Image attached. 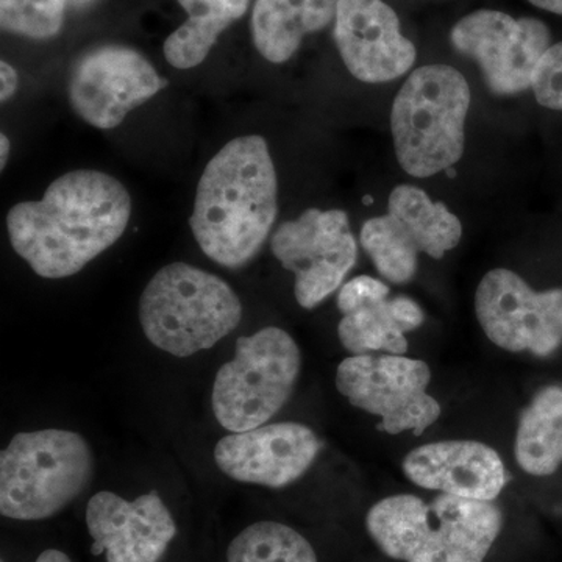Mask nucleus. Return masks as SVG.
Instances as JSON below:
<instances>
[{
  "instance_id": "nucleus-15",
  "label": "nucleus",
  "mask_w": 562,
  "mask_h": 562,
  "mask_svg": "<svg viewBox=\"0 0 562 562\" xmlns=\"http://www.w3.org/2000/svg\"><path fill=\"white\" fill-rule=\"evenodd\" d=\"M321 452L312 428L295 422L231 432L214 449V460L236 482L283 487L301 479Z\"/></svg>"
},
{
  "instance_id": "nucleus-16",
  "label": "nucleus",
  "mask_w": 562,
  "mask_h": 562,
  "mask_svg": "<svg viewBox=\"0 0 562 562\" xmlns=\"http://www.w3.org/2000/svg\"><path fill=\"white\" fill-rule=\"evenodd\" d=\"M87 527L92 554L109 562H158L168 550L177 525L158 492L128 502L102 491L88 502Z\"/></svg>"
},
{
  "instance_id": "nucleus-5",
  "label": "nucleus",
  "mask_w": 562,
  "mask_h": 562,
  "mask_svg": "<svg viewBox=\"0 0 562 562\" xmlns=\"http://www.w3.org/2000/svg\"><path fill=\"white\" fill-rule=\"evenodd\" d=\"M471 88L447 65L414 70L395 95L391 113L395 155L409 176L425 177L453 168L464 154Z\"/></svg>"
},
{
  "instance_id": "nucleus-21",
  "label": "nucleus",
  "mask_w": 562,
  "mask_h": 562,
  "mask_svg": "<svg viewBox=\"0 0 562 562\" xmlns=\"http://www.w3.org/2000/svg\"><path fill=\"white\" fill-rule=\"evenodd\" d=\"M188 20L165 41V58L176 69H191L209 57L225 29L249 9L250 0H177Z\"/></svg>"
},
{
  "instance_id": "nucleus-11",
  "label": "nucleus",
  "mask_w": 562,
  "mask_h": 562,
  "mask_svg": "<svg viewBox=\"0 0 562 562\" xmlns=\"http://www.w3.org/2000/svg\"><path fill=\"white\" fill-rule=\"evenodd\" d=\"M454 49L482 69L495 94H517L531 88L536 69L552 47V33L536 18H516L479 10L458 21L450 33Z\"/></svg>"
},
{
  "instance_id": "nucleus-26",
  "label": "nucleus",
  "mask_w": 562,
  "mask_h": 562,
  "mask_svg": "<svg viewBox=\"0 0 562 562\" xmlns=\"http://www.w3.org/2000/svg\"><path fill=\"white\" fill-rule=\"evenodd\" d=\"M528 2L550 13L562 14V0H528Z\"/></svg>"
},
{
  "instance_id": "nucleus-17",
  "label": "nucleus",
  "mask_w": 562,
  "mask_h": 562,
  "mask_svg": "<svg viewBox=\"0 0 562 562\" xmlns=\"http://www.w3.org/2000/svg\"><path fill=\"white\" fill-rule=\"evenodd\" d=\"M338 308L342 316L339 341L353 355H403L409 346L406 335L425 319L419 303L406 295L391 297L390 286L369 276H358L342 284Z\"/></svg>"
},
{
  "instance_id": "nucleus-23",
  "label": "nucleus",
  "mask_w": 562,
  "mask_h": 562,
  "mask_svg": "<svg viewBox=\"0 0 562 562\" xmlns=\"http://www.w3.org/2000/svg\"><path fill=\"white\" fill-rule=\"evenodd\" d=\"M68 0H0L3 32L31 40H50L60 33Z\"/></svg>"
},
{
  "instance_id": "nucleus-13",
  "label": "nucleus",
  "mask_w": 562,
  "mask_h": 562,
  "mask_svg": "<svg viewBox=\"0 0 562 562\" xmlns=\"http://www.w3.org/2000/svg\"><path fill=\"white\" fill-rule=\"evenodd\" d=\"M461 221L446 203L432 202L427 192L402 184L391 192L387 214L373 225L380 257L392 271L406 279L417 272V255L441 260L461 241Z\"/></svg>"
},
{
  "instance_id": "nucleus-27",
  "label": "nucleus",
  "mask_w": 562,
  "mask_h": 562,
  "mask_svg": "<svg viewBox=\"0 0 562 562\" xmlns=\"http://www.w3.org/2000/svg\"><path fill=\"white\" fill-rule=\"evenodd\" d=\"M35 562H70V560L68 554L60 552V550L50 549L41 553Z\"/></svg>"
},
{
  "instance_id": "nucleus-22",
  "label": "nucleus",
  "mask_w": 562,
  "mask_h": 562,
  "mask_svg": "<svg viewBox=\"0 0 562 562\" xmlns=\"http://www.w3.org/2000/svg\"><path fill=\"white\" fill-rule=\"evenodd\" d=\"M227 562H317L312 543L288 525L258 522L233 539Z\"/></svg>"
},
{
  "instance_id": "nucleus-3",
  "label": "nucleus",
  "mask_w": 562,
  "mask_h": 562,
  "mask_svg": "<svg viewBox=\"0 0 562 562\" xmlns=\"http://www.w3.org/2000/svg\"><path fill=\"white\" fill-rule=\"evenodd\" d=\"M366 527L384 554L403 562H483L503 527L492 502L441 494L425 502L392 495L373 505Z\"/></svg>"
},
{
  "instance_id": "nucleus-24",
  "label": "nucleus",
  "mask_w": 562,
  "mask_h": 562,
  "mask_svg": "<svg viewBox=\"0 0 562 562\" xmlns=\"http://www.w3.org/2000/svg\"><path fill=\"white\" fill-rule=\"evenodd\" d=\"M536 101L550 110L562 111V41L543 55L531 85Z\"/></svg>"
},
{
  "instance_id": "nucleus-14",
  "label": "nucleus",
  "mask_w": 562,
  "mask_h": 562,
  "mask_svg": "<svg viewBox=\"0 0 562 562\" xmlns=\"http://www.w3.org/2000/svg\"><path fill=\"white\" fill-rule=\"evenodd\" d=\"M333 36L346 68L366 83L398 79L416 61V46L383 0H339Z\"/></svg>"
},
{
  "instance_id": "nucleus-10",
  "label": "nucleus",
  "mask_w": 562,
  "mask_h": 562,
  "mask_svg": "<svg viewBox=\"0 0 562 562\" xmlns=\"http://www.w3.org/2000/svg\"><path fill=\"white\" fill-rule=\"evenodd\" d=\"M475 313L490 341L503 350L547 358L562 346V290L535 291L508 269L483 277Z\"/></svg>"
},
{
  "instance_id": "nucleus-8",
  "label": "nucleus",
  "mask_w": 562,
  "mask_h": 562,
  "mask_svg": "<svg viewBox=\"0 0 562 562\" xmlns=\"http://www.w3.org/2000/svg\"><path fill=\"white\" fill-rule=\"evenodd\" d=\"M427 362L403 355H353L336 371V387L362 412L380 417V430L420 436L441 417V405L428 394Z\"/></svg>"
},
{
  "instance_id": "nucleus-12",
  "label": "nucleus",
  "mask_w": 562,
  "mask_h": 562,
  "mask_svg": "<svg viewBox=\"0 0 562 562\" xmlns=\"http://www.w3.org/2000/svg\"><path fill=\"white\" fill-rule=\"evenodd\" d=\"M168 87L157 69L132 47H94L74 63L68 95L77 114L101 131H111L125 116Z\"/></svg>"
},
{
  "instance_id": "nucleus-20",
  "label": "nucleus",
  "mask_w": 562,
  "mask_h": 562,
  "mask_svg": "<svg viewBox=\"0 0 562 562\" xmlns=\"http://www.w3.org/2000/svg\"><path fill=\"white\" fill-rule=\"evenodd\" d=\"M517 464L535 476H549L562 464V387L547 386L520 414L514 443Z\"/></svg>"
},
{
  "instance_id": "nucleus-4",
  "label": "nucleus",
  "mask_w": 562,
  "mask_h": 562,
  "mask_svg": "<svg viewBox=\"0 0 562 562\" xmlns=\"http://www.w3.org/2000/svg\"><path fill=\"white\" fill-rule=\"evenodd\" d=\"M243 319L231 284L187 262L165 266L144 288L139 322L158 349L187 358L211 349Z\"/></svg>"
},
{
  "instance_id": "nucleus-25",
  "label": "nucleus",
  "mask_w": 562,
  "mask_h": 562,
  "mask_svg": "<svg viewBox=\"0 0 562 562\" xmlns=\"http://www.w3.org/2000/svg\"><path fill=\"white\" fill-rule=\"evenodd\" d=\"M0 79H2V88H0V101L7 102L16 94L20 87V77L10 63H0Z\"/></svg>"
},
{
  "instance_id": "nucleus-19",
  "label": "nucleus",
  "mask_w": 562,
  "mask_h": 562,
  "mask_svg": "<svg viewBox=\"0 0 562 562\" xmlns=\"http://www.w3.org/2000/svg\"><path fill=\"white\" fill-rule=\"evenodd\" d=\"M339 0H257L251 38L266 60L281 65L301 47L303 36L335 21Z\"/></svg>"
},
{
  "instance_id": "nucleus-1",
  "label": "nucleus",
  "mask_w": 562,
  "mask_h": 562,
  "mask_svg": "<svg viewBox=\"0 0 562 562\" xmlns=\"http://www.w3.org/2000/svg\"><path fill=\"white\" fill-rule=\"evenodd\" d=\"M132 216V198L110 173L79 169L47 188L41 201L7 214L11 247L43 279L76 276L120 241Z\"/></svg>"
},
{
  "instance_id": "nucleus-7",
  "label": "nucleus",
  "mask_w": 562,
  "mask_h": 562,
  "mask_svg": "<svg viewBox=\"0 0 562 562\" xmlns=\"http://www.w3.org/2000/svg\"><path fill=\"white\" fill-rule=\"evenodd\" d=\"M235 358L217 372L213 412L232 432L261 427L290 401L302 357L290 333L266 327L236 341Z\"/></svg>"
},
{
  "instance_id": "nucleus-2",
  "label": "nucleus",
  "mask_w": 562,
  "mask_h": 562,
  "mask_svg": "<svg viewBox=\"0 0 562 562\" xmlns=\"http://www.w3.org/2000/svg\"><path fill=\"white\" fill-rule=\"evenodd\" d=\"M279 213V181L260 135L225 144L206 165L190 225L203 254L239 269L257 257Z\"/></svg>"
},
{
  "instance_id": "nucleus-29",
  "label": "nucleus",
  "mask_w": 562,
  "mask_h": 562,
  "mask_svg": "<svg viewBox=\"0 0 562 562\" xmlns=\"http://www.w3.org/2000/svg\"><path fill=\"white\" fill-rule=\"evenodd\" d=\"M98 2V0H68V5L72 7V9L81 10L88 9L92 3Z\"/></svg>"
},
{
  "instance_id": "nucleus-18",
  "label": "nucleus",
  "mask_w": 562,
  "mask_h": 562,
  "mask_svg": "<svg viewBox=\"0 0 562 562\" xmlns=\"http://www.w3.org/2000/svg\"><path fill=\"white\" fill-rule=\"evenodd\" d=\"M402 465L417 486L468 501H495L508 482L501 454L479 441L425 443L406 454Z\"/></svg>"
},
{
  "instance_id": "nucleus-9",
  "label": "nucleus",
  "mask_w": 562,
  "mask_h": 562,
  "mask_svg": "<svg viewBox=\"0 0 562 562\" xmlns=\"http://www.w3.org/2000/svg\"><path fill=\"white\" fill-rule=\"evenodd\" d=\"M273 257L294 273V295L305 310L316 308L339 290L358 258V244L342 210H306L281 224L271 239Z\"/></svg>"
},
{
  "instance_id": "nucleus-6",
  "label": "nucleus",
  "mask_w": 562,
  "mask_h": 562,
  "mask_svg": "<svg viewBox=\"0 0 562 562\" xmlns=\"http://www.w3.org/2000/svg\"><path fill=\"white\" fill-rule=\"evenodd\" d=\"M92 473L90 446L77 432H20L0 454V513L14 520L47 519L79 497Z\"/></svg>"
},
{
  "instance_id": "nucleus-28",
  "label": "nucleus",
  "mask_w": 562,
  "mask_h": 562,
  "mask_svg": "<svg viewBox=\"0 0 562 562\" xmlns=\"http://www.w3.org/2000/svg\"><path fill=\"white\" fill-rule=\"evenodd\" d=\"M0 154H2V157H0V168L5 169L10 157V139L3 133L0 135Z\"/></svg>"
}]
</instances>
